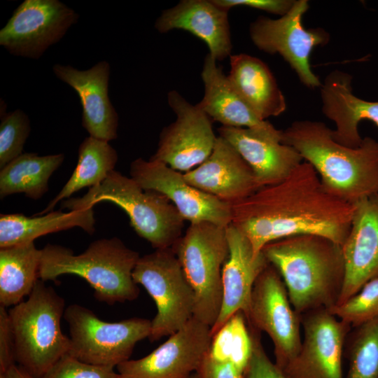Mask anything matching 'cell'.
<instances>
[{"label":"cell","instance_id":"cell-1","mask_svg":"<svg viewBox=\"0 0 378 378\" xmlns=\"http://www.w3.org/2000/svg\"><path fill=\"white\" fill-rule=\"evenodd\" d=\"M355 204L328 192L314 168L303 161L282 181L264 186L232 205V223L258 255L288 237L316 234L342 246Z\"/></svg>","mask_w":378,"mask_h":378},{"label":"cell","instance_id":"cell-2","mask_svg":"<svg viewBox=\"0 0 378 378\" xmlns=\"http://www.w3.org/2000/svg\"><path fill=\"white\" fill-rule=\"evenodd\" d=\"M281 142L316 170L326 190L351 204L378 195V141L367 136L351 148L337 142L332 129L315 120H296L281 130Z\"/></svg>","mask_w":378,"mask_h":378},{"label":"cell","instance_id":"cell-3","mask_svg":"<svg viewBox=\"0 0 378 378\" xmlns=\"http://www.w3.org/2000/svg\"><path fill=\"white\" fill-rule=\"evenodd\" d=\"M262 252L279 273L300 316L337 304L344 274L340 245L323 236L300 234L272 241Z\"/></svg>","mask_w":378,"mask_h":378},{"label":"cell","instance_id":"cell-4","mask_svg":"<svg viewBox=\"0 0 378 378\" xmlns=\"http://www.w3.org/2000/svg\"><path fill=\"white\" fill-rule=\"evenodd\" d=\"M139 258L137 251L115 237L97 239L78 255L65 246L47 244L41 249L38 278L46 281L63 274L77 275L89 284L100 302L132 301L139 294L132 276Z\"/></svg>","mask_w":378,"mask_h":378},{"label":"cell","instance_id":"cell-5","mask_svg":"<svg viewBox=\"0 0 378 378\" xmlns=\"http://www.w3.org/2000/svg\"><path fill=\"white\" fill-rule=\"evenodd\" d=\"M65 309L64 298L38 279L27 299L8 310L15 363L34 378L69 351V337L61 328Z\"/></svg>","mask_w":378,"mask_h":378},{"label":"cell","instance_id":"cell-6","mask_svg":"<svg viewBox=\"0 0 378 378\" xmlns=\"http://www.w3.org/2000/svg\"><path fill=\"white\" fill-rule=\"evenodd\" d=\"M101 202L120 207L136 233L155 249L173 247L183 235L185 220L165 196L143 188L132 177L115 170L102 183L90 188L83 196L61 202V208L83 209Z\"/></svg>","mask_w":378,"mask_h":378},{"label":"cell","instance_id":"cell-7","mask_svg":"<svg viewBox=\"0 0 378 378\" xmlns=\"http://www.w3.org/2000/svg\"><path fill=\"white\" fill-rule=\"evenodd\" d=\"M172 248L194 292L193 317L211 328L222 304V269L229 254L226 227L190 223Z\"/></svg>","mask_w":378,"mask_h":378},{"label":"cell","instance_id":"cell-8","mask_svg":"<svg viewBox=\"0 0 378 378\" xmlns=\"http://www.w3.org/2000/svg\"><path fill=\"white\" fill-rule=\"evenodd\" d=\"M132 276L157 307L150 341L172 335L193 317L194 292L172 248L155 249L140 256Z\"/></svg>","mask_w":378,"mask_h":378},{"label":"cell","instance_id":"cell-9","mask_svg":"<svg viewBox=\"0 0 378 378\" xmlns=\"http://www.w3.org/2000/svg\"><path fill=\"white\" fill-rule=\"evenodd\" d=\"M63 317L69 332L68 354L95 365L116 368L130 359L135 345L148 338L151 332L148 319L135 317L107 322L78 304L66 307Z\"/></svg>","mask_w":378,"mask_h":378},{"label":"cell","instance_id":"cell-10","mask_svg":"<svg viewBox=\"0 0 378 378\" xmlns=\"http://www.w3.org/2000/svg\"><path fill=\"white\" fill-rule=\"evenodd\" d=\"M309 8L307 0H295L290 10L278 19L258 17L249 28L253 44L269 54H279L294 70L301 83L309 88H321L319 78L310 65L313 49L329 41L321 28L306 29L302 18Z\"/></svg>","mask_w":378,"mask_h":378},{"label":"cell","instance_id":"cell-11","mask_svg":"<svg viewBox=\"0 0 378 378\" xmlns=\"http://www.w3.org/2000/svg\"><path fill=\"white\" fill-rule=\"evenodd\" d=\"M245 316L252 328L270 337L275 364L282 370L300 349L301 317L290 302L279 273L270 262L254 284Z\"/></svg>","mask_w":378,"mask_h":378},{"label":"cell","instance_id":"cell-12","mask_svg":"<svg viewBox=\"0 0 378 378\" xmlns=\"http://www.w3.org/2000/svg\"><path fill=\"white\" fill-rule=\"evenodd\" d=\"M167 101L176 118L161 131L157 150L150 160L186 173L209 158L218 136L213 120L197 104L175 90L168 93Z\"/></svg>","mask_w":378,"mask_h":378},{"label":"cell","instance_id":"cell-13","mask_svg":"<svg viewBox=\"0 0 378 378\" xmlns=\"http://www.w3.org/2000/svg\"><path fill=\"white\" fill-rule=\"evenodd\" d=\"M78 19L58 0H25L0 30V45L12 55L38 59Z\"/></svg>","mask_w":378,"mask_h":378},{"label":"cell","instance_id":"cell-14","mask_svg":"<svg viewBox=\"0 0 378 378\" xmlns=\"http://www.w3.org/2000/svg\"><path fill=\"white\" fill-rule=\"evenodd\" d=\"M211 327L192 317L147 356L117 367L118 378H190L211 341Z\"/></svg>","mask_w":378,"mask_h":378},{"label":"cell","instance_id":"cell-15","mask_svg":"<svg viewBox=\"0 0 378 378\" xmlns=\"http://www.w3.org/2000/svg\"><path fill=\"white\" fill-rule=\"evenodd\" d=\"M303 338L296 356L283 369L287 378H344L342 354L351 326L318 309L302 314Z\"/></svg>","mask_w":378,"mask_h":378},{"label":"cell","instance_id":"cell-16","mask_svg":"<svg viewBox=\"0 0 378 378\" xmlns=\"http://www.w3.org/2000/svg\"><path fill=\"white\" fill-rule=\"evenodd\" d=\"M130 174L143 188L165 196L190 223L207 221L227 227L232 223L231 204L191 186L183 173L162 162L137 158Z\"/></svg>","mask_w":378,"mask_h":378},{"label":"cell","instance_id":"cell-17","mask_svg":"<svg viewBox=\"0 0 378 378\" xmlns=\"http://www.w3.org/2000/svg\"><path fill=\"white\" fill-rule=\"evenodd\" d=\"M354 204L350 230L341 246L344 274L337 304L378 276V195Z\"/></svg>","mask_w":378,"mask_h":378},{"label":"cell","instance_id":"cell-18","mask_svg":"<svg viewBox=\"0 0 378 378\" xmlns=\"http://www.w3.org/2000/svg\"><path fill=\"white\" fill-rule=\"evenodd\" d=\"M218 131L249 165L260 188L282 181L304 161L295 148L281 142V130L221 126Z\"/></svg>","mask_w":378,"mask_h":378},{"label":"cell","instance_id":"cell-19","mask_svg":"<svg viewBox=\"0 0 378 378\" xmlns=\"http://www.w3.org/2000/svg\"><path fill=\"white\" fill-rule=\"evenodd\" d=\"M183 176L191 186L231 205L260 188L249 165L220 136L209 158Z\"/></svg>","mask_w":378,"mask_h":378},{"label":"cell","instance_id":"cell-20","mask_svg":"<svg viewBox=\"0 0 378 378\" xmlns=\"http://www.w3.org/2000/svg\"><path fill=\"white\" fill-rule=\"evenodd\" d=\"M55 75L78 94L82 126L90 136L110 141L118 136V115L108 97L110 64L101 61L87 70L55 64Z\"/></svg>","mask_w":378,"mask_h":378},{"label":"cell","instance_id":"cell-21","mask_svg":"<svg viewBox=\"0 0 378 378\" xmlns=\"http://www.w3.org/2000/svg\"><path fill=\"white\" fill-rule=\"evenodd\" d=\"M229 254L222 269L223 299L211 337L235 313L248 310L254 284L269 262L263 253L255 255L248 239L234 225L226 227Z\"/></svg>","mask_w":378,"mask_h":378},{"label":"cell","instance_id":"cell-22","mask_svg":"<svg viewBox=\"0 0 378 378\" xmlns=\"http://www.w3.org/2000/svg\"><path fill=\"white\" fill-rule=\"evenodd\" d=\"M160 33L173 29L187 31L202 40L209 54L221 61L230 56L231 41L228 10L212 0H183L175 6L164 10L155 22Z\"/></svg>","mask_w":378,"mask_h":378},{"label":"cell","instance_id":"cell-23","mask_svg":"<svg viewBox=\"0 0 378 378\" xmlns=\"http://www.w3.org/2000/svg\"><path fill=\"white\" fill-rule=\"evenodd\" d=\"M351 75L335 70L326 78L321 87L322 111L332 120L334 139L344 146L356 148L361 144L358 125L368 120L378 127V102L366 101L352 91Z\"/></svg>","mask_w":378,"mask_h":378},{"label":"cell","instance_id":"cell-24","mask_svg":"<svg viewBox=\"0 0 378 378\" xmlns=\"http://www.w3.org/2000/svg\"><path fill=\"white\" fill-rule=\"evenodd\" d=\"M216 62L209 53L204 58L201 73L204 96L197 106L222 126L263 131L276 130L270 122L260 119L251 110Z\"/></svg>","mask_w":378,"mask_h":378},{"label":"cell","instance_id":"cell-25","mask_svg":"<svg viewBox=\"0 0 378 378\" xmlns=\"http://www.w3.org/2000/svg\"><path fill=\"white\" fill-rule=\"evenodd\" d=\"M230 81L260 119L266 120L286 110V98L265 62L245 53L230 55Z\"/></svg>","mask_w":378,"mask_h":378},{"label":"cell","instance_id":"cell-26","mask_svg":"<svg viewBox=\"0 0 378 378\" xmlns=\"http://www.w3.org/2000/svg\"><path fill=\"white\" fill-rule=\"evenodd\" d=\"M94 224L93 207L68 212L52 211L31 217L3 214L0 215V248L32 242L41 236L76 227L92 234Z\"/></svg>","mask_w":378,"mask_h":378},{"label":"cell","instance_id":"cell-27","mask_svg":"<svg viewBox=\"0 0 378 378\" xmlns=\"http://www.w3.org/2000/svg\"><path fill=\"white\" fill-rule=\"evenodd\" d=\"M41 249L34 242L0 248V304L6 308L22 302L39 279Z\"/></svg>","mask_w":378,"mask_h":378},{"label":"cell","instance_id":"cell-28","mask_svg":"<svg viewBox=\"0 0 378 378\" xmlns=\"http://www.w3.org/2000/svg\"><path fill=\"white\" fill-rule=\"evenodd\" d=\"M64 160L63 153L43 156L22 153L0 170L1 200L18 193L34 200L41 199L48 191L50 176Z\"/></svg>","mask_w":378,"mask_h":378},{"label":"cell","instance_id":"cell-29","mask_svg":"<svg viewBox=\"0 0 378 378\" xmlns=\"http://www.w3.org/2000/svg\"><path fill=\"white\" fill-rule=\"evenodd\" d=\"M117 161V151L108 141L86 137L78 148V162L71 176L46 207L36 215L52 211L59 202L84 188L99 185L114 170Z\"/></svg>","mask_w":378,"mask_h":378},{"label":"cell","instance_id":"cell-30","mask_svg":"<svg viewBox=\"0 0 378 378\" xmlns=\"http://www.w3.org/2000/svg\"><path fill=\"white\" fill-rule=\"evenodd\" d=\"M246 318L239 311L232 315L212 336L208 354L220 362L232 364L244 372L253 352V340Z\"/></svg>","mask_w":378,"mask_h":378},{"label":"cell","instance_id":"cell-31","mask_svg":"<svg viewBox=\"0 0 378 378\" xmlns=\"http://www.w3.org/2000/svg\"><path fill=\"white\" fill-rule=\"evenodd\" d=\"M349 359L348 378H378V320L356 328Z\"/></svg>","mask_w":378,"mask_h":378},{"label":"cell","instance_id":"cell-32","mask_svg":"<svg viewBox=\"0 0 378 378\" xmlns=\"http://www.w3.org/2000/svg\"><path fill=\"white\" fill-rule=\"evenodd\" d=\"M328 311L354 328L378 320V276L368 281L352 297Z\"/></svg>","mask_w":378,"mask_h":378},{"label":"cell","instance_id":"cell-33","mask_svg":"<svg viewBox=\"0 0 378 378\" xmlns=\"http://www.w3.org/2000/svg\"><path fill=\"white\" fill-rule=\"evenodd\" d=\"M30 132V120L22 110L3 116L0 124V169L22 154Z\"/></svg>","mask_w":378,"mask_h":378},{"label":"cell","instance_id":"cell-34","mask_svg":"<svg viewBox=\"0 0 378 378\" xmlns=\"http://www.w3.org/2000/svg\"><path fill=\"white\" fill-rule=\"evenodd\" d=\"M114 368L84 363L66 354L41 378H118Z\"/></svg>","mask_w":378,"mask_h":378},{"label":"cell","instance_id":"cell-35","mask_svg":"<svg viewBox=\"0 0 378 378\" xmlns=\"http://www.w3.org/2000/svg\"><path fill=\"white\" fill-rule=\"evenodd\" d=\"M253 330V352L244 371L245 378H287L283 370L265 353L258 330Z\"/></svg>","mask_w":378,"mask_h":378},{"label":"cell","instance_id":"cell-36","mask_svg":"<svg viewBox=\"0 0 378 378\" xmlns=\"http://www.w3.org/2000/svg\"><path fill=\"white\" fill-rule=\"evenodd\" d=\"M14 364V342L8 311L0 305V377Z\"/></svg>","mask_w":378,"mask_h":378},{"label":"cell","instance_id":"cell-37","mask_svg":"<svg viewBox=\"0 0 378 378\" xmlns=\"http://www.w3.org/2000/svg\"><path fill=\"white\" fill-rule=\"evenodd\" d=\"M219 7L229 10L243 6L283 16L291 8L295 0H212Z\"/></svg>","mask_w":378,"mask_h":378},{"label":"cell","instance_id":"cell-38","mask_svg":"<svg viewBox=\"0 0 378 378\" xmlns=\"http://www.w3.org/2000/svg\"><path fill=\"white\" fill-rule=\"evenodd\" d=\"M198 378H245L244 372L227 362L211 358L208 353L195 372Z\"/></svg>","mask_w":378,"mask_h":378},{"label":"cell","instance_id":"cell-39","mask_svg":"<svg viewBox=\"0 0 378 378\" xmlns=\"http://www.w3.org/2000/svg\"><path fill=\"white\" fill-rule=\"evenodd\" d=\"M0 378H34L19 365L14 364Z\"/></svg>","mask_w":378,"mask_h":378},{"label":"cell","instance_id":"cell-40","mask_svg":"<svg viewBox=\"0 0 378 378\" xmlns=\"http://www.w3.org/2000/svg\"><path fill=\"white\" fill-rule=\"evenodd\" d=\"M190 378H198V377L196 373H194L190 377Z\"/></svg>","mask_w":378,"mask_h":378}]
</instances>
